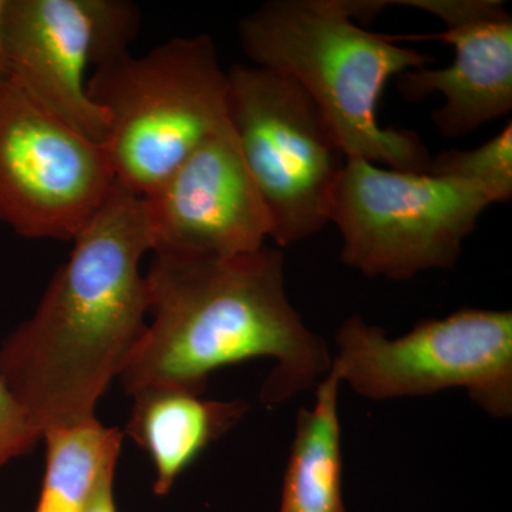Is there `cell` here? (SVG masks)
I'll list each match as a JSON object with an SVG mask.
<instances>
[{
  "instance_id": "6da1fadb",
  "label": "cell",
  "mask_w": 512,
  "mask_h": 512,
  "mask_svg": "<svg viewBox=\"0 0 512 512\" xmlns=\"http://www.w3.org/2000/svg\"><path fill=\"white\" fill-rule=\"evenodd\" d=\"M73 242L35 315L0 345V375L40 434L96 419L150 311L140 262L151 245L140 195L116 181Z\"/></svg>"
},
{
  "instance_id": "7a4b0ae2",
  "label": "cell",
  "mask_w": 512,
  "mask_h": 512,
  "mask_svg": "<svg viewBox=\"0 0 512 512\" xmlns=\"http://www.w3.org/2000/svg\"><path fill=\"white\" fill-rule=\"evenodd\" d=\"M154 256L146 274L154 320L119 376L128 394L171 387L202 396L215 370L268 357L275 367L261 400L272 407L328 375L332 352L289 301L282 251Z\"/></svg>"
},
{
  "instance_id": "3957f363",
  "label": "cell",
  "mask_w": 512,
  "mask_h": 512,
  "mask_svg": "<svg viewBox=\"0 0 512 512\" xmlns=\"http://www.w3.org/2000/svg\"><path fill=\"white\" fill-rule=\"evenodd\" d=\"M254 66L298 84L346 158L427 174L429 148L412 130L384 128L377 107L386 84L433 57L356 25L349 0H268L238 25Z\"/></svg>"
},
{
  "instance_id": "277c9868",
  "label": "cell",
  "mask_w": 512,
  "mask_h": 512,
  "mask_svg": "<svg viewBox=\"0 0 512 512\" xmlns=\"http://www.w3.org/2000/svg\"><path fill=\"white\" fill-rule=\"evenodd\" d=\"M87 94L109 114L104 151L117 183L144 197L211 138L231 130L227 72L208 35L96 67Z\"/></svg>"
},
{
  "instance_id": "5b68a950",
  "label": "cell",
  "mask_w": 512,
  "mask_h": 512,
  "mask_svg": "<svg viewBox=\"0 0 512 512\" xmlns=\"http://www.w3.org/2000/svg\"><path fill=\"white\" fill-rule=\"evenodd\" d=\"M495 202L466 181L407 173L346 158L329 205L342 235L340 258L372 278L407 281L450 269Z\"/></svg>"
},
{
  "instance_id": "8992f818",
  "label": "cell",
  "mask_w": 512,
  "mask_h": 512,
  "mask_svg": "<svg viewBox=\"0 0 512 512\" xmlns=\"http://www.w3.org/2000/svg\"><path fill=\"white\" fill-rule=\"evenodd\" d=\"M332 367L359 396L382 402L466 390L494 419L512 414V313L464 308L390 338L355 315L335 336Z\"/></svg>"
},
{
  "instance_id": "52a82bcc",
  "label": "cell",
  "mask_w": 512,
  "mask_h": 512,
  "mask_svg": "<svg viewBox=\"0 0 512 512\" xmlns=\"http://www.w3.org/2000/svg\"><path fill=\"white\" fill-rule=\"evenodd\" d=\"M228 120L272 220L279 247L329 224L333 188L346 157L301 87L264 67L227 72Z\"/></svg>"
},
{
  "instance_id": "ba28073f",
  "label": "cell",
  "mask_w": 512,
  "mask_h": 512,
  "mask_svg": "<svg viewBox=\"0 0 512 512\" xmlns=\"http://www.w3.org/2000/svg\"><path fill=\"white\" fill-rule=\"evenodd\" d=\"M114 183L103 146L0 80V222L23 238L69 241Z\"/></svg>"
},
{
  "instance_id": "9c48e42d",
  "label": "cell",
  "mask_w": 512,
  "mask_h": 512,
  "mask_svg": "<svg viewBox=\"0 0 512 512\" xmlns=\"http://www.w3.org/2000/svg\"><path fill=\"white\" fill-rule=\"evenodd\" d=\"M138 29L140 12L126 0H6L8 79L104 146L109 114L87 94L86 70L126 55Z\"/></svg>"
},
{
  "instance_id": "30bf717a",
  "label": "cell",
  "mask_w": 512,
  "mask_h": 512,
  "mask_svg": "<svg viewBox=\"0 0 512 512\" xmlns=\"http://www.w3.org/2000/svg\"><path fill=\"white\" fill-rule=\"evenodd\" d=\"M141 200L154 255L231 258L261 251L272 237L271 215L232 127Z\"/></svg>"
},
{
  "instance_id": "8fae6325",
  "label": "cell",
  "mask_w": 512,
  "mask_h": 512,
  "mask_svg": "<svg viewBox=\"0 0 512 512\" xmlns=\"http://www.w3.org/2000/svg\"><path fill=\"white\" fill-rule=\"evenodd\" d=\"M441 20L436 35L406 39L440 40L456 56L446 69L407 70L396 77L403 99L439 93L444 104L431 121L444 137H461L512 110V15L500 0H397Z\"/></svg>"
},
{
  "instance_id": "7c38bea8",
  "label": "cell",
  "mask_w": 512,
  "mask_h": 512,
  "mask_svg": "<svg viewBox=\"0 0 512 512\" xmlns=\"http://www.w3.org/2000/svg\"><path fill=\"white\" fill-rule=\"evenodd\" d=\"M133 397L126 434L154 464L153 490L160 497L170 493L178 477L249 409L244 400H208L171 387H150Z\"/></svg>"
},
{
  "instance_id": "4fadbf2b",
  "label": "cell",
  "mask_w": 512,
  "mask_h": 512,
  "mask_svg": "<svg viewBox=\"0 0 512 512\" xmlns=\"http://www.w3.org/2000/svg\"><path fill=\"white\" fill-rule=\"evenodd\" d=\"M338 373L316 386L315 402L296 416L279 512H346Z\"/></svg>"
},
{
  "instance_id": "5bb4252c",
  "label": "cell",
  "mask_w": 512,
  "mask_h": 512,
  "mask_svg": "<svg viewBox=\"0 0 512 512\" xmlns=\"http://www.w3.org/2000/svg\"><path fill=\"white\" fill-rule=\"evenodd\" d=\"M46 468L35 512H83L107 461L120 456L123 433L97 419L43 431Z\"/></svg>"
},
{
  "instance_id": "9a60e30c",
  "label": "cell",
  "mask_w": 512,
  "mask_h": 512,
  "mask_svg": "<svg viewBox=\"0 0 512 512\" xmlns=\"http://www.w3.org/2000/svg\"><path fill=\"white\" fill-rule=\"evenodd\" d=\"M429 174L483 188L495 204L512 197V124L474 150H448L431 158Z\"/></svg>"
},
{
  "instance_id": "2e32d148",
  "label": "cell",
  "mask_w": 512,
  "mask_h": 512,
  "mask_svg": "<svg viewBox=\"0 0 512 512\" xmlns=\"http://www.w3.org/2000/svg\"><path fill=\"white\" fill-rule=\"evenodd\" d=\"M42 440L28 414L0 375V470L13 458L25 456Z\"/></svg>"
},
{
  "instance_id": "e0dca14e",
  "label": "cell",
  "mask_w": 512,
  "mask_h": 512,
  "mask_svg": "<svg viewBox=\"0 0 512 512\" xmlns=\"http://www.w3.org/2000/svg\"><path fill=\"white\" fill-rule=\"evenodd\" d=\"M117 461H119V457H113L107 461L83 512H117L113 490Z\"/></svg>"
},
{
  "instance_id": "ac0fdd59",
  "label": "cell",
  "mask_w": 512,
  "mask_h": 512,
  "mask_svg": "<svg viewBox=\"0 0 512 512\" xmlns=\"http://www.w3.org/2000/svg\"><path fill=\"white\" fill-rule=\"evenodd\" d=\"M6 0H0V80L8 79L5 47H3V18H5Z\"/></svg>"
}]
</instances>
